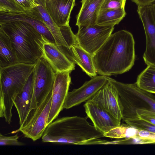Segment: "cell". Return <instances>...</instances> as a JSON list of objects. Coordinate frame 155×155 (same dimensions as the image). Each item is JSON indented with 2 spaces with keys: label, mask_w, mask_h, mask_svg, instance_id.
<instances>
[{
  "label": "cell",
  "mask_w": 155,
  "mask_h": 155,
  "mask_svg": "<svg viewBox=\"0 0 155 155\" xmlns=\"http://www.w3.org/2000/svg\"><path fill=\"white\" fill-rule=\"evenodd\" d=\"M104 0H82L81 7L77 16L76 25L87 27L96 24Z\"/></svg>",
  "instance_id": "cell-18"
},
{
  "label": "cell",
  "mask_w": 155,
  "mask_h": 155,
  "mask_svg": "<svg viewBox=\"0 0 155 155\" xmlns=\"http://www.w3.org/2000/svg\"><path fill=\"white\" fill-rule=\"evenodd\" d=\"M137 11L142 23L146 39L143 58L147 65L155 67V3L138 6Z\"/></svg>",
  "instance_id": "cell-9"
},
{
  "label": "cell",
  "mask_w": 155,
  "mask_h": 155,
  "mask_svg": "<svg viewBox=\"0 0 155 155\" xmlns=\"http://www.w3.org/2000/svg\"><path fill=\"white\" fill-rule=\"evenodd\" d=\"M16 21L28 22L42 36L46 42L56 44L53 36L36 7L21 13H0V24Z\"/></svg>",
  "instance_id": "cell-10"
},
{
  "label": "cell",
  "mask_w": 155,
  "mask_h": 155,
  "mask_svg": "<svg viewBox=\"0 0 155 155\" xmlns=\"http://www.w3.org/2000/svg\"><path fill=\"white\" fill-rule=\"evenodd\" d=\"M38 5L36 7L45 24L53 36L56 44L71 48L76 45L74 40L67 33L62 34L60 27L53 20L48 13L44 0H35Z\"/></svg>",
  "instance_id": "cell-17"
},
{
  "label": "cell",
  "mask_w": 155,
  "mask_h": 155,
  "mask_svg": "<svg viewBox=\"0 0 155 155\" xmlns=\"http://www.w3.org/2000/svg\"><path fill=\"white\" fill-rule=\"evenodd\" d=\"M75 0H44L49 15L59 27L69 25Z\"/></svg>",
  "instance_id": "cell-16"
},
{
  "label": "cell",
  "mask_w": 155,
  "mask_h": 155,
  "mask_svg": "<svg viewBox=\"0 0 155 155\" xmlns=\"http://www.w3.org/2000/svg\"><path fill=\"white\" fill-rule=\"evenodd\" d=\"M33 71L23 89L13 101L18 115L20 126L23 124L30 110L33 92Z\"/></svg>",
  "instance_id": "cell-19"
},
{
  "label": "cell",
  "mask_w": 155,
  "mask_h": 155,
  "mask_svg": "<svg viewBox=\"0 0 155 155\" xmlns=\"http://www.w3.org/2000/svg\"><path fill=\"white\" fill-rule=\"evenodd\" d=\"M134 45L133 35L127 31L111 34L92 55L97 74L107 76L129 71L134 64Z\"/></svg>",
  "instance_id": "cell-1"
},
{
  "label": "cell",
  "mask_w": 155,
  "mask_h": 155,
  "mask_svg": "<svg viewBox=\"0 0 155 155\" xmlns=\"http://www.w3.org/2000/svg\"><path fill=\"white\" fill-rule=\"evenodd\" d=\"M136 113L139 118L155 125V112L139 109L136 110Z\"/></svg>",
  "instance_id": "cell-28"
},
{
  "label": "cell",
  "mask_w": 155,
  "mask_h": 155,
  "mask_svg": "<svg viewBox=\"0 0 155 155\" xmlns=\"http://www.w3.org/2000/svg\"><path fill=\"white\" fill-rule=\"evenodd\" d=\"M114 26L96 24L87 27H79L75 35L78 43L93 55L111 34Z\"/></svg>",
  "instance_id": "cell-8"
},
{
  "label": "cell",
  "mask_w": 155,
  "mask_h": 155,
  "mask_svg": "<svg viewBox=\"0 0 155 155\" xmlns=\"http://www.w3.org/2000/svg\"><path fill=\"white\" fill-rule=\"evenodd\" d=\"M17 62L9 38L0 26V68Z\"/></svg>",
  "instance_id": "cell-20"
},
{
  "label": "cell",
  "mask_w": 155,
  "mask_h": 155,
  "mask_svg": "<svg viewBox=\"0 0 155 155\" xmlns=\"http://www.w3.org/2000/svg\"><path fill=\"white\" fill-rule=\"evenodd\" d=\"M126 13L124 8H113L101 10L96 24L101 25H118L125 17Z\"/></svg>",
  "instance_id": "cell-22"
},
{
  "label": "cell",
  "mask_w": 155,
  "mask_h": 155,
  "mask_svg": "<svg viewBox=\"0 0 155 155\" xmlns=\"http://www.w3.org/2000/svg\"><path fill=\"white\" fill-rule=\"evenodd\" d=\"M38 5L35 0H0V13H21Z\"/></svg>",
  "instance_id": "cell-21"
},
{
  "label": "cell",
  "mask_w": 155,
  "mask_h": 155,
  "mask_svg": "<svg viewBox=\"0 0 155 155\" xmlns=\"http://www.w3.org/2000/svg\"><path fill=\"white\" fill-rule=\"evenodd\" d=\"M132 139L140 141L138 143L144 144L146 142L155 140V133L136 129L135 133Z\"/></svg>",
  "instance_id": "cell-26"
},
{
  "label": "cell",
  "mask_w": 155,
  "mask_h": 155,
  "mask_svg": "<svg viewBox=\"0 0 155 155\" xmlns=\"http://www.w3.org/2000/svg\"><path fill=\"white\" fill-rule=\"evenodd\" d=\"M155 144V140L146 142L144 143V144Z\"/></svg>",
  "instance_id": "cell-31"
},
{
  "label": "cell",
  "mask_w": 155,
  "mask_h": 155,
  "mask_svg": "<svg viewBox=\"0 0 155 155\" xmlns=\"http://www.w3.org/2000/svg\"><path fill=\"white\" fill-rule=\"evenodd\" d=\"M136 83L140 89L155 94V67L148 65L138 76Z\"/></svg>",
  "instance_id": "cell-24"
},
{
  "label": "cell",
  "mask_w": 155,
  "mask_h": 155,
  "mask_svg": "<svg viewBox=\"0 0 155 155\" xmlns=\"http://www.w3.org/2000/svg\"><path fill=\"white\" fill-rule=\"evenodd\" d=\"M89 100L103 108L121 122L122 114L118 93L115 87L108 81Z\"/></svg>",
  "instance_id": "cell-13"
},
{
  "label": "cell",
  "mask_w": 155,
  "mask_h": 155,
  "mask_svg": "<svg viewBox=\"0 0 155 155\" xmlns=\"http://www.w3.org/2000/svg\"><path fill=\"white\" fill-rule=\"evenodd\" d=\"M42 56L56 74L64 71L71 72L75 69V64L67 57L62 46L48 42L45 43Z\"/></svg>",
  "instance_id": "cell-15"
},
{
  "label": "cell",
  "mask_w": 155,
  "mask_h": 155,
  "mask_svg": "<svg viewBox=\"0 0 155 155\" xmlns=\"http://www.w3.org/2000/svg\"><path fill=\"white\" fill-rule=\"evenodd\" d=\"M33 74V92L29 111L38 107L52 91L56 74L42 56L35 63Z\"/></svg>",
  "instance_id": "cell-6"
},
{
  "label": "cell",
  "mask_w": 155,
  "mask_h": 155,
  "mask_svg": "<svg viewBox=\"0 0 155 155\" xmlns=\"http://www.w3.org/2000/svg\"><path fill=\"white\" fill-rule=\"evenodd\" d=\"M52 91L38 107L29 111L23 124L18 130L25 137L33 141L42 137L47 127L51 103Z\"/></svg>",
  "instance_id": "cell-7"
},
{
  "label": "cell",
  "mask_w": 155,
  "mask_h": 155,
  "mask_svg": "<svg viewBox=\"0 0 155 155\" xmlns=\"http://www.w3.org/2000/svg\"><path fill=\"white\" fill-rule=\"evenodd\" d=\"M108 81L116 88L118 93L123 121L138 117L136 110L145 109L155 112V96L137 85L125 84L107 77Z\"/></svg>",
  "instance_id": "cell-5"
},
{
  "label": "cell",
  "mask_w": 155,
  "mask_h": 155,
  "mask_svg": "<svg viewBox=\"0 0 155 155\" xmlns=\"http://www.w3.org/2000/svg\"><path fill=\"white\" fill-rule=\"evenodd\" d=\"M79 61L78 65L90 77L97 76V72L92 55L81 48L78 44L73 46Z\"/></svg>",
  "instance_id": "cell-23"
},
{
  "label": "cell",
  "mask_w": 155,
  "mask_h": 155,
  "mask_svg": "<svg viewBox=\"0 0 155 155\" xmlns=\"http://www.w3.org/2000/svg\"><path fill=\"white\" fill-rule=\"evenodd\" d=\"M124 122L128 126L135 129L155 133V125L141 120L138 117L127 119Z\"/></svg>",
  "instance_id": "cell-25"
},
{
  "label": "cell",
  "mask_w": 155,
  "mask_h": 155,
  "mask_svg": "<svg viewBox=\"0 0 155 155\" xmlns=\"http://www.w3.org/2000/svg\"><path fill=\"white\" fill-rule=\"evenodd\" d=\"M87 116L94 125L104 134L120 126L121 122L103 108L88 100L84 105Z\"/></svg>",
  "instance_id": "cell-14"
},
{
  "label": "cell",
  "mask_w": 155,
  "mask_h": 155,
  "mask_svg": "<svg viewBox=\"0 0 155 155\" xmlns=\"http://www.w3.org/2000/svg\"><path fill=\"white\" fill-rule=\"evenodd\" d=\"M35 64L17 62L0 68V117L10 124L13 101L33 71Z\"/></svg>",
  "instance_id": "cell-4"
},
{
  "label": "cell",
  "mask_w": 155,
  "mask_h": 155,
  "mask_svg": "<svg viewBox=\"0 0 155 155\" xmlns=\"http://www.w3.org/2000/svg\"><path fill=\"white\" fill-rule=\"evenodd\" d=\"M0 26L9 38L18 62L34 64L42 56L46 42L31 25L16 21Z\"/></svg>",
  "instance_id": "cell-3"
},
{
  "label": "cell",
  "mask_w": 155,
  "mask_h": 155,
  "mask_svg": "<svg viewBox=\"0 0 155 155\" xmlns=\"http://www.w3.org/2000/svg\"><path fill=\"white\" fill-rule=\"evenodd\" d=\"M19 136L17 134L15 135L11 136H4L0 134V145L2 146L13 145L23 146L25 143L18 141Z\"/></svg>",
  "instance_id": "cell-27"
},
{
  "label": "cell",
  "mask_w": 155,
  "mask_h": 155,
  "mask_svg": "<svg viewBox=\"0 0 155 155\" xmlns=\"http://www.w3.org/2000/svg\"><path fill=\"white\" fill-rule=\"evenodd\" d=\"M138 6H144L149 5L155 2V0H131Z\"/></svg>",
  "instance_id": "cell-30"
},
{
  "label": "cell",
  "mask_w": 155,
  "mask_h": 155,
  "mask_svg": "<svg viewBox=\"0 0 155 155\" xmlns=\"http://www.w3.org/2000/svg\"><path fill=\"white\" fill-rule=\"evenodd\" d=\"M87 117H65L49 124L42 136L43 142L77 145L97 144L104 134L87 120Z\"/></svg>",
  "instance_id": "cell-2"
},
{
  "label": "cell",
  "mask_w": 155,
  "mask_h": 155,
  "mask_svg": "<svg viewBox=\"0 0 155 155\" xmlns=\"http://www.w3.org/2000/svg\"><path fill=\"white\" fill-rule=\"evenodd\" d=\"M108 81L107 76L100 75L93 77L80 87L68 92L63 109H68L90 99Z\"/></svg>",
  "instance_id": "cell-12"
},
{
  "label": "cell",
  "mask_w": 155,
  "mask_h": 155,
  "mask_svg": "<svg viewBox=\"0 0 155 155\" xmlns=\"http://www.w3.org/2000/svg\"><path fill=\"white\" fill-rule=\"evenodd\" d=\"M71 72L64 71L57 73L56 75L52 90L51 103L47 126L57 118L63 109L71 82Z\"/></svg>",
  "instance_id": "cell-11"
},
{
  "label": "cell",
  "mask_w": 155,
  "mask_h": 155,
  "mask_svg": "<svg viewBox=\"0 0 155 155\" xmlns=\"http://www.w3.org/2000/svg\"><path fill=\"white\" fill-rule=\"evenodd\" d=\"M126 0H104L101 10L113 8H124Z\"/></svg>",
  "instance_id": "cell-29"
}]
</instances>
